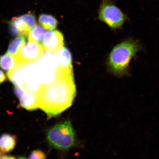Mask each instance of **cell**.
Instances as JSON below:
<instances>
[{
  "mask_svg": "<svg viewBox=\"0 0 159 159\" xmlns=\"http://www.w3.org/2000/svg\"><path fill=\"white\" fill-rule=\"evenodd\" d=\"M14 91L23 108L29 111L39 108L38 95L29 92L23 87L15 86Z\"/></svg>",
  "mask_w": 159,
  "mask_h": 159,
  "instance_id": "cell-8",
  "label": "cell"
},
{
  "mask_svg": "<svg viewBox=\"0 0 159 159\" xmlns=\"http://www.w3.org/2000/svg\"><path fill=\"white\" fill-rule=\"evenodd\" d=\"M98 17L112 30L120 29L129 20L126 14L112 0H103L98 11Z\"/></svg>",
  "mask_w": 159,
  "mask_h": 159,
  "instance_id": "cell-4",
  "label": "cell"
},
{
  "mask_svg": "<svg viewBox=\"0 0 159 159\" xmlns=\"http://www.w3.org/2000/svg\"><path fill=\"white\" fill-rule=\"evenodd\" d=\"M142 48L139 42L132 38L127 39L115 46L108 59L111 72L119 77L129 76L131 61Z\"/></svg>",
  "mask_w": 159,
  "mask_h": 159,
  "instance_id": "cell-2",
  "label": "cell"
},
{
  "mask_svg": "<svg viewBox=\"0 0 159 159\" xmlns=\"http://www.w3.org/2000/svg\"><path fill=\"white\" fill-rule=\"evenodd\" d=\"M7 79L6 75L2 71L0 70V84L3 83L6 81Z\"/></svg>",
  "mask_w": 159,
  "mask_h": 159,
  "instance_id": "cell-17",
  "label": "cell"
},
{
  "mask_svg": "<svg viewBox=\"0 0 159 159\" xmlns=\"http://www.w3.org/2000/svg\"><path fill=\"white\" fill-rule=\"evenodd\" d=\"M43 49V46L39 43L29 42L25 44L15 56L18 64H27L36 62L42 56Z\"/></svg>",
  "mask_w": 159,
  "mask_h": 159,
  "instance_id": "cell-5",
  "label": "cell"
},
{
  "mask_svg": "<svg viewBox=\"0 0 159 159\" xmlns=\"http://www.w3.org/2000/svg\"><path fill=\"white\" fill-rule=\"evenodd\" d=\"M18 65L14 56L6 54L0 56V67L4 70L10 71L15 68Z\"/></svg>",
  "mask_w": 159,
  "mask_h": 159,
  "instance_id": "cell-15",
  "label": "cell"
},
{
  "mask_svg": "<svg viewBox=\"0 0 159 159\" xmlns=\"http://www.w3.org/2000/svg\"><path fill=\"white\" fill-rule=\"evenodd\" d=\"M16 141L15 136L4 134L0 136V150L4 153L11 152L14 149Z\"/></svg>",
  "mask_w": 159,
  "mask_h": 159,
  "instance_id": "cell-11",
  "label": "cell"
},
{
  "mask_svg": "<svg viewBox=\"0 0 159 159\" xmlns=\"http://www.w3.org/2000/svg\"><path fill=\"white\" fill-rule=\"evenodd\" d=\"M46 156L44 152L41 150L33 151L30 155L29 159H46Z\"/></svg>",
  "mask_w": 159,
  "mask_h": 159,
  "instance_id": "cell-16",
  "label": "cell"
},
{
  "mask_svg": "<svg viewBox=\"0 0 159 159\" xmlns=\"http://www.w3.org/2000/svg\"><path fill=\"white\" fill-rule=\"evenodd\" d=\"M18 159H27L26 158H25V157H20Z\"/></svg>",
  "mask_w": 159,
  "mask_h": 159,
  "instance_id": "cell-19",
  "label": "cell"
},
{
  "mask_svg": "<svg viewBox=\"0 0 159 159\" xmlns=\"http://www.w3.org/2000/svg\"><path fill=\"white\" fill-rule=\"evenodd\" d=\"M58 67L61 69L72 68V59L70 52L63 47L55 53Z\"/></svg>",
  "mask_w": 159,
  "mask_h": 159,
  "instance_id": "cell-10",
  "label": "cell"
},
{
  "mask_svg": "<svg viewBox=\"0 0 159 159\" xmlns=\"http://www.w3.org/2000/svg\"><path fill=\"white\" fill-rule=\"evenodd\" d=\"M47 139L51 146L60 150H67L75 144V134L70 121L56 124L48 131Z\"/></svg>",
  "mask_w": 159,
  "mask_h": 159,
  "instance_id": "cell-3",
  "label": "cell"
},
{
  "mask_svg": "<svg viewBox=\"0 0 159 159\" xmlns=\"http://www.w3.org/2000/svg\"><path fill=\"white\" fill-rule=\"evenodd\" d=\"M1 152H1V150H0V158H1V155H2Z\"/></svg>",
  "mask_w": 159,
  "mask_h": 159,
  "instance_id": "cell-20",
  "label": "cell"
},
{
  "mask_svg": "<svg viewBox=\"0 0 159 159\" xmlns=\"http://www.w3.org/2000/svg\"><path fill=\"white\" fill-rule=\"evenodd\" d=\"M39 23L43 29L52 30L57 28L58 21L53 16L43 14L39 16Z\"/></svg>",
  "mask_w": 159,
  "mask_h": 159,
  "instance_id": "cell-12",
  "label": "cell"
},
{
  "mask_svg": "<svg viewBox=\"0 0 159 159\" xmlns=\"http://www.w3.org/2000/svg\"><path fill=\"white\" fill-rule=\"evenodd\" d=\"M64 38L61 32L57 30L46 32L42 41L43 48L47 52L55 54L64 46Z\"/></svg>",
  "mask_w": 159,
  "mask_h": 159,
  "instance_id": "cell-7",
  "label": "cell"
},
{
  "mask_svg": "<svg viewBox=\"0 0 159 159\" xmlns=\"http://www.w3.org/2000/svg\"><path fill=\"white\" fill-rule=\"evenodd\" d=\"M44 29L38 25H35L27 35L29 42L39 43L42 42L45 35Z\"/></svg>",
  "mask_w": 159,
  "mask_h": 159,
  "instance_id": "cell-14",
  "label": "cell"
},
{
  "mask_svg": "<svg viewBox=\"0 0 159 159\" xmlns=\"http://www.w3.org/2000/svg\"><path fill=\"white\" fill-rule=\"evenodd\" d=\"M9 24L13 34L27 36L29 31L36 25V21L34 15L29 13L13 18Z\"/></svg>",
  "mask_w": 159,
  "mask_h": 159,
  "instance_id": "cell-6",
  "label": "cell"
},
{
  "mask_svg": "<svg viewBox=\"0 0 159 159\" xmlns=\"http://www.w3.org/2000/svg\"><path fill=\"white\" fill-rule=\"evenodd\" d=\"M56 77L50 84L42 85L39 93V108L50 119L70 107L76 95L73 69L56 70Z\"/></svg>",
  "mask_w": 159,
  "mask_h": 159,
  "instance_id": "cell-1",
  "label": "cell"
},
{
  "mask_svg": "<svg viewBox=\"0 0 159 159\" xmlns=\"http://www.w3.org/2000/svg\"><path fill=\"white\" fill-rule=\"evenodd\" d=\"M23 65V64H18L15 68L8 71L7 73L9 80L15 86L23 87L24 85L26 77Z\"/></svg>",
  "mask_w": 159,
  "mask_h": 159,
  "instance_id": "cell-9",
  "label": "cell"
},
{
  "mask_svg": "<svg viewBox=\"0 0 159 159\" xmlns=\"http://www.w3.org/2000/svg\"><path fill=\"white\" fill-rule=\"evenodd\" d=\"M0 159H16L14 157L11 156H7V155H5V156H3L0 158Z\"/></svg>",
  "mask_w": 159,
  "mask_h": 159,
  "instance_id": "cell-18",
  "label": "cell"
},
{
  "mask_svg": "<svg viewBox=\"0 0 159 159\" xmlns=\"http://www.w3.org/2000/svg\"><path fill=\"white\" fill-rule=\"evenodd\" d=\"M27 36L19 35L10 43L7 53L15 56L25 44Z\"/></svg>",
  "mask_w": 159,
  "mask_h": 159,
  "instance_id": "cell-13",
  "label": "cell"
}]
</instances>
